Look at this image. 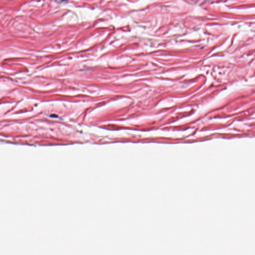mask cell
<instances>
[{
	"label": "cell",
	"instance_id": "obj_1",
	"mask_svg": "<svg viewBox=\"0 0 255 255\" xmlns=\"http://www.w3.org/2000/svg\"><path fill=\"white\" fill-rule=\"evenodd\" d=\"M62 1H66V0H62Z\"/></svg>",
	"mask_w": 255,
	"mask_h": 255
}]
</instances>
